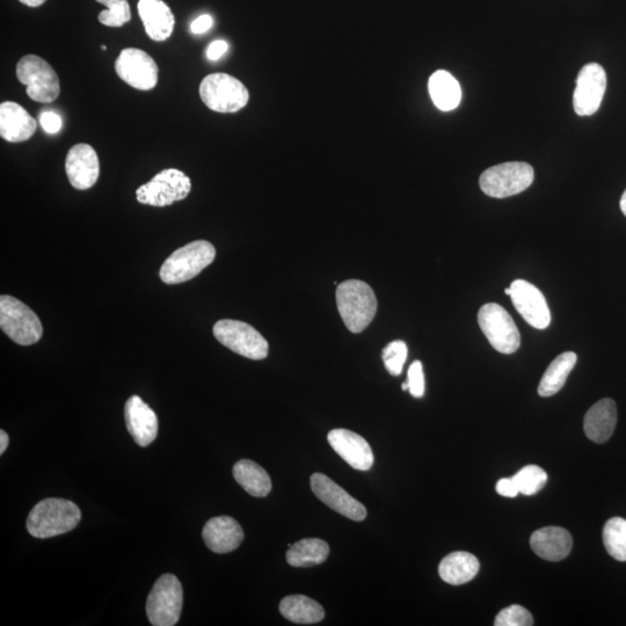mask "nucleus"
<instances>
[{
  "label": "nucleus",
  "mask_w": 626,
  "mask_h": 626,
  "mask_svg": "<svg viewBox=\"0 0 626 626\" xmlns=\"http://www.w3.org/2000/svg\"><path fill=\"white\" fill-rule=\"evenodd\" d=\"M214 20L209 14H203V16L195 19L191 25L192 32L194 34H203L209 31L213 27Z\"/></svg>",
  "instance_id": "58836bf2"
},
{
  "label": "nucleus",
  "mask_w": 626,
  "mask_h": 626,
  "mask_svg": "<svg viewBox=\"0 0 626 626\" xmlns=\"http://www.w3.org/2000/svg\"><path fill=\"white\" fill-rule=\"evenodd\" d=\"M511 290L509 297L522 318L537 330L548 329L551 312L542 291L524 280L514 281Z\"/></svg>",
  "instance_id": "4468645a"
},
{
  "label": "nucleus",
  "mask_w": 626,
  "mask_h": 626,
  "mask_svg": "<svg viewBox=\"0 0 626 626\" xmlns=\"http://www.w3.org/2000/svg\"><path fill=\"white\" fill-rule=\"evenodd\" d=\"M478 324L491 346L501 354H513L521 346V336L513 318L497 303L479 310Z\"/></svg>",
  "instance_id": "1a4fd4ad"
},
{
  "label": "nucleus",
  "mask_w": 626,
  "mask_h": 626,
  "mask_svg": "<svg viewBox=\"0 0 626 626\" xmlns=\"http://www.w3.org/2000/svg\"><path fill=\"white\" fill-rule=\"evenodd\" d=\"M65 171L72 187L86 191L97 184L100 176L99 157L90 144L72 147L65 159Z\"/></svg>",
  "instance_id": "dca6fc26"
},
{
  "label": "nucleus",
  "mask_w": 626,
  "mask_h": 626,
  "mask_svg": "<svg viewBox=\"0 0 626 626\" xmlns=\"http://www.w3.org/2000/svg\"><path fill=\"white\" fill-rule=\"evenodd\" d=\"M280 613L286 620L296 624H315L322 622L325 611L315 600L304 595H291L280 603Z\"/></svg>",
  "instance_id": "a878e982"
},
{
  "label": "nucleus",
  "mask_w": 626,
  "mask_h": 626,
  "mask_svg": "<svg viewBox=\"0 0 626 626\" xmlns=\"http://www.w3.org/2000/svg\"><path fill=\"white\" fill-rule=\"evenodd\" d=\"M82 512L74 502L50 498L34 506L27 519V530L35 538H52L74 530Z\"/></svg>",
  "instance_id": "f257e3e1"
},
{
  "label": "nucleus",
  "mask_w": 626,
  "mask_h": 626,
  "mask_svg": "<svg viewBox=\"0 0 626 626\" xmlns=\"http://www.w3.org/2000/svg\"><path fill=\"white\" fill-rule=\"evenodd\" d=\"M534 624V618L526 608L514 604V606L501 610L494 625L496 626H530Z\"/></svg>",
  "instance_id": "72a5a7b5"
},
{
  "label": "nucleus",
  "mask_w": 626,
  "mask_h": 626,
  "mask_svg": "<svg viewBox=\"0 0 626 626\" xmlns=\"http://www.w3.org/2000/svg\"><path fill=\"white\" fill-rule=\"evenodd\" d=\"M330 555V547L319 538H305L291 545L287 562L294 567H311L323 564Z\"/></svg>",
  "instance_id": "c85d7f7f"
},
{
  "label": "nucleus",
  "mask_w": 626,
  "mask_h": 626,
  "mask_svg": "<svg viewBox=\"0 0 626 626\" xmlns=\"http://www.w3.org/2000/svg\"><path fill=\"white\" fill-rule=\"evenodd\" d=\"M137 7L145 32L151 40L164 42L171 38L176 18L169 5L163 0H140Z\"/></svg>",
  "instance_id": "412c9836"
},
{
  "label": "nucleus",
  "mask_w": 626,
  "mask_h": 626,
  "mask_svg": "<svg viewBox=\"0 0 626 626\" xmlns=\"http://www.w3.org/2000/svg\"><path fill=\"white\" fill-rule=\"evenodd\" d=\"M0 327L16 344L29 346L40 341L41 320L26 304L9 295L0 297Z\"/></svg>",
  "instance_id": "20e7f679"
},
{
  "label": "nucleus",
  "mask_w": 626,
  "mask_h": 626,
  "mask_svg": "<svg viewBox=\"0 0 626 626\" xmlns=\"http://www.w3.org/2000/svg\"><path fill=\"white\" fill-rule=\"evenodd\" d=\"M577 361L578 356L573 352H566L557 356L545 371L541 383L538 385V395L551 397L562 390L567 377L577 365Z\"/></svg>",
  "instance_id": "cd10ccee"
},
{
  "label": "nucleus",
  "mask_w": 626,
  "mask_h": 626,
  "mask_svg": "<svg viewBox=\"0 0 626 626\" xmlns=\"http://www.w3.org/2000/svg\"><path fill=\"white\" fill-rule=\"evenodd\" d=\"M128 432L140 447H148L158 435V418L141 397L133 396L125 406Z\"/></svg>",
  "instance_id": "a211bd4d"
},
{
  "label": "nucleus",
  "mask_w": 626,
  "mask_h": 626,
  "mask_svg": "<svg viewBox=\"0 0 626 626\" xmlns=\"http://www.w3.org/2000/svg\"><path fill=\"white\" fill-rule=\"evenodd\" d=\"M479 560L469 552L457 551L442 559L440 578L449 585L460 586L476 578Z\"/></svg>",
  "instance_id": "b1692460"
},
{
  "label": "nucleus",
  "mask_w": 626,
  "mask_h": 626,
  "mask_svg": "<svg viewBox=\"0 0 626 626\" xmlns=\"http://www.w3.org/2000/svg\"><path fill=\"white\" fill-rule=\"evenodd\" d=\"M229 45L227 42L222 40H217L211 43V45L207 49V57L210 61H217L228 52Z\"/></svg>",
  "instance_id": "4c0bfd02"
},
{
  "label": "nucleus",
  "mask_w": 626,
  "mask_h": 626,
  "mask_svg": "<svg viewBox=\"0 0 626 626\" xmlns=\"http://www.w3.org/2000/svg\"><path fill=\"white\" fill-rule=\"evenodd\" d=\"M107 7L106 11L100 12L99 21L107 27H122L129 23L131 11L128 0H96Z\"/></svg>",
  "instance_id": "2f4dec72"
},
{
  "label": "nucleus",
  "mask_w": 626,
  "mask_h": 626,
  "mask_svg": "<svg viewBox=\"0 0 626 626\" xmlns=\"http://www.w3.org/2000/svg\"><path fill=\"white\" fill-rule=\"evenodd\" d=\"M407 354H409V349L402 340L392 341L383 349L382 359L390 375L399 376L403 373Z\"/></svg>",
  "instance_id": "473e14b6"
},
{
  "label": "nucleus",
  "mask_w": 626,
  "mask_h": 626,
  "mask_svg": "<svg viewBox=\"0 0 626 626\" xmlns=\"http://www.w3.org/2000/svg\"><path fill=\"white\" fill-rule=\"evenodd\" d=\"M607 89L606 71L598 63H589L581 69L573 94L574 111L580 116H591L599 111Z\"/></svg>",
  "instance_id": "ddd939ff"
},
{
  "label": "nucleus",
  "mask_w": 626,
  "mask_h": 626,
  "mask_svg": "<svg viewBox=\"0 0 626 626\" xmlns=\"http://www.w3.org/2000/svg\"><path fill=\"white\" fill-rule=\"evenodd\" d=\"M505 293H506V295H508V296H509V295H511V293H512L511 287L506 288V289H505Z\"/></svg>",
  "instance_id": "c03bdc74"
},
{
  "label": "nucleus",
  "mask_w": 626,
  "mask_h": 626,
  "mask_svg": "<svg viewBox=\"0 0 626 626\" xmlns=\"http://www.w3.org/2000/svg\"><path fill=\"white\" fill-rule=\"evenodd\" d=\"M38 129V123L24 107L5 101L0 105V136L10 143H23L31 140Z\"/></svg>",
  "instance_id": "6ab92c4d"
},
{
  "label": "nucleus",
  "mask_w": 626,
  "mask_h": 626,
  "mask_svg": "<svg viewBox=\"0 0 626 626\" xmlns=\"http://www.w3.org/2000/svg\"><path fill=\"white\" fill-rule=\"evenodd\" d=\"M184 594L181 582L173 574L160 577L148 596L147 614L155 626H173L179 622Z\"/></svg>",
  "instance_id": "6e6552de"
},
{
  "label": "nucleus",
  "mask_w": 626,
  "mask_h": 626,
  "mask_svg": "<svg viewBox=\"0 0 626 626\" xmlns=\"http://www.w3.org/2000/svg\"><path fill=\"white\" fill-rule=\"evenodd\" d=\"M407 383H409V391L413 397H424L425 375L424 367H422V363L420 361L412 363L409 373H407Z\"/></svg>",
  "instance_id": "f704fd0d"
},
{
  "label": "nucleus",
  "mask_w": 626,
  "mask_h": 626,
  "mask_svg": "<svg viewBox=\"0 0 626 626\" xmlns=\"http://www.w3.org/2000/svg\"><path fill=\"white\" fill-rule=\"evenodd\" d=\"M40 123L43 130L47 134L54 135L60 133L63 125V121L60 115L52 111L43 112L40 114Z\"/></svg>",
  "instance_id": "c9c22d12"
},
{
  "label": "nucleus",
  "mask_w": 626,
  "mask_h": 626,
  "mask_svg": "<svg viewBox=\"0 0 626 626\" xmlns=\"http://www.w3.org/2000/svg\"><path fill=\"white\" fill-rule=\"evenodd\" d=\"M497 492L502 497L515 498L520 493L513 478H502L497 483Z\"/></svg>",
  "instance_id": "e433bc0d"
},
{
  "label": "nucleus",
  "mask_w": 626,
  "mask_h": 626,
  "mask_svg": "<svg viewBox=\"0 0 626 626\" xmlns=\"http://www.w3.org/2000/svg\"><path fill=\"white\" fill-rule=\"evenodd\" d=\"M17 77L27 86V96L36 103L52 104L60 97L61 84L56 71L36 55H26L17 64Z\"/></svg>",
  "instance_id": "423d86ee"
},
{
  "label": "nucleus",
  "mask_w": 626,
  "mask_h": 626,
  "mask_svg": "<svg viewBox=\"0 0 626 626\" xmlns=\"http://www.w3.org/2000/svg\"><path fill=\"white\" fill-rule=\"evenodd\" d=\"M192 191V181L183 171L167 169L159 172L148 184L137 189L136 199L142 205L167 207L185 200Z\"/></svg>",
  "instance_id": "9d476101"
},
{
  "label": "nucleus",
  "mask_w": 626,
  "mask_h": 626,
  "mask_svg": "<svg viewBox=\"0 0 626 626\" xmlns=\"http://www.w3.org/2000/svg\"><path fill=\"white\" fill-rule=\"evenodd\" d=\"M402 389H403V391L409 390V383H407V382L403 383Z\"/></svg>",
  "instance_id": "37998d69"
},
{
  "label": "nucleus",
  "mask_w": 626,
  "mask_h": 626,
  "mask_svg": "<svg viewBox=\"0 0 626 626\" xmlns=\"http://www.w3.org/2000/svg\"><path fill=\"white\" fill-rule=\"evenodd\" d=\"M21 4L28 7H39L47 2V0H19Z\"/></svg>",
  "instance_id": "a19ab883"
},
{
  "label": "nucleus",
  "mask_w": 626,
  "mask_h": 626,
  "mask_svg": "<svg viewBox=\"0 0 626 626\" xmlns=\"http://www.w3.org/2000/svg\"><path fill=\"white\" fill-rule=\"evenodd\" d=\"M115 71L123 82L136 90H154L158 84V65L154 58L141 49H123L116 58Z\"/></svg>",
  "instance_id": "f8f14e48"
},
{
  "label": "nucleus",
  "mask_w": 626,
  "mask_h": 626,
  "mask_svg": "<svg viewBox=\"0 0 626 626\" xmlns=\"http://www.w3.org/2000/svg\"><path fill=\"white\" fill-rule=\"evenodd\" d=\"M603 543L611 557L626 562V520H608L603 529Z\"/></svg>",
  "instance_id": "c756f323"
},
{
  "label": "nucleus",
  "mask_w": 626,
  "mask_h": 626,
  "mask_svg": "<svg viewBox=\"0 0 626 626\" xmlns=\"http://www.w3.org/2000/svg\"><path fill=\"white\" fill-rule=\"evenodd\" d=\"M234 477L236 482L253 497L264 498L272 491L271 477L256 462L250 460L237 462L234 467Z\"/></svg>",
  "instance_id": "bb28decb"
},
{
  "label": "nucleus",
  "mask_w": 626,
  "mask_h": 626,
  "mask_svg": "<svg viewBox=\"0 0 626 626\" xmlns=\"http://www.w3.org/2000/svg\"><path fill=\"white\" fill-rule=\"evenodd\" d=\"M310 482L312 492L333 511L353 521L366 519L367 508L323 473L312 475Z\"/></svg>",
  "instance_id": "2eb2a0df"
},
{
  "label": "nucleus",
  "mask_w": 626,
  "mask_h": 626,
  "mask_svg": "<svg viewBox=\"0 0 626 626\" xmlns=\"http://www.w3.org/2000/svg\"><path fill=\"white\" fill-rule=\"evenodd\" d=\"M514 482L518 485L520 493L524 496H534L540 492L548 482V475L542 468L537 465H527L521 469L513 477Z\"/></svg>",
  "instance_id": "7c9ffc66"
},
{
  "label": "nucleus",
  "mask_w": 626,
  "mask_h": 626,
  "mask_svg": "<svg viewBox=\"0 0 626 626\" xmlns=\"http://www.w3.org/2000/svg\"><path fill=\"white\" fill-rule=\"evenodd\" d=\"M429 94L433 103L443 112H450L461 104L462 89L460 83L444 70L436 71L429 78Z\"/></svg>",
  "instance_id": "393cba45"
},
{
  "label": "nucleus",
  "mask_w": 626,
  "mask_h": 626,
  "mask_svg": "<svg viewBox=\"0 0 626 626\" xmlns=\"http://www.w3.org/2000/svg\"><path fill=\"white\" fill-rule=\"evenodd\" d=\"M203 541L216 553H229L239 548L244 540L242 526L229 516L210 519L202 531Z\"/></svg>",
  "instance_id": "aec40b11"
},
{
  "label": "nucleus",
  "mask_w": 626,
  "mask_h": 626,
  "mask_svg": "<svg viewBox=\"0 0 626 626\" xmlns=\"http://www.w3.org/2000/svg\"><path fill=\"white\" fill-rule=\"evenodd\" d=\"M530 545L538 557L549 562H559L570 555L573 540L564 528L545 527L535 531L530 538Z\"/></svg>",
  "instance_id": "4be33fe9"
},
{
  "label": "nucleus",
  "mask_w": 626,
  "mask_h": 626,
  "mask_svg": "<svg viewBox=\"0 0 626 626\" xmlns=\"http://www.w3.org/2000/svg\"><path fill=\"white\" fill-rule=\"evenodd\" d=\"M9 435L5 431H0V454H4L7 446H9Z\"/></svg>",
  "instance_id": "ea45409f"
},
{
  "label": "nucleus",
  "mask_w": 626,
  "mask_h": 626,
  "mask_svg": "<svg viewBox=\"0 0 626 626\" xmlns=\"http://www.w3.org/2000/svg\"><path fill=\"white\" fill-rule=\"evenodd\" d=\"M533 167L523 162L496 165L486 170L479 179L482 191L491 198L505 199L526 191L533 184Z\"/></svg>",
  "instance_id": "0eeeda50"
},
{
  "label": "nucleus",
  "mask_w": 626,
  "mask_h": 626,
  "mask_svg": "<svg viewBox=\"0 0 626 626\" xmlns=\"http://www.w3.org/2000/svg\"><path fill=\"white\" fill-rule=\"evenodd\" d=\"M334 451L352 468L368 471L374 464V453L369 443L348 429H333L327 436Z\"/></svg>",
  "instance_id": "f3484780"
},
{
  "label": "nucleus",
  "mask_w": 626,
  "mask_h": 626,
  "mask_svg": "<svg viewBox=\"0 0 626 626\" xmlns=\"http://www.w3.org/2000/svg\"><path fill=\"white\" fill-rule=\"evenodd\" d=\"M214 336L222 345L244 358L264 360L268 342L253 326L239 320L223 319L214 326Z\"/></svg>",
  "instance_id": "9b49d317"
},
{
  "label": "nucleus",
  "mask_w": 626,
  "mask_h": 626,
  "mask_svg": "<svg viewBox=\"0 0 626 626\" xmlns=\"http://www.w3.org/2000/svg\"><path fill=\"white\" fill-rule=\"evenodd\" d=\"M200 97L211 111L237 113L249 104L250 93L239 79L228 74H211L202 80Z\"/></svg>",
  "instance_id": "39448f33"
},
{
  "label": "nucleus",
  "mask_w": 626,
  "mask_h": 626,
  "mask_svg": "<svg viewBox=\"0 0 626 626\" xmlns=\"http://www.w3.org/2000/svg\"><path fill=\"white\" fill-rule=\"evenodd\" d=\"M337 307L349 331L361 333L373 322L377 298L373 288L360 280H348L337 288Z\"/></svg>",
  "instance_id": "f03ea898"
},
{
  "label": "nucleus",
  "mask_w": 626,
  "mask_h": 626,
  "mask_svg": "<svg viewBox=\"0 0 626 626\" xmlns=\"http://www.w3.org/2000/svg\"><path fill=\"white\" fill-rule=\"evenodd\" d=\"M620 206H621V210L623 211V214L626 216V191L622 195Z\"/></svg>",
  "instance_id": "79ce46f5"
},
{
  "label": "nucleus",
  "mask_w": 626,
  "mask_h": 626,
  "mask_svg": "<svg viewBox=\"0 0 626 626\" xmlns=\"http://www.w3.org/2000/svg\"><path fill=\"white\" fill-rule=\"evenodd\" d=\"M617 424V406L613 399L604 398L588 410L584 420L587 438L595 443L607 442Z\"/></svg>",
  "instance_id": "5701e85b"
},
{
  "label": "nucleus",
  "mask_w": 626,
  "mask_h": 626,
  "mask_svg": "<svg viewBox=\"0 0 626 626\" xmlns=\"http://www.w3.org/2000/svg\"><path fill=\"white\" fill-rule=\"evenodd\" d=\"M216 250L207 240H195L180 247L160 268V279L166 285H178L198 276L215 260Z\"/></svg>",
  "instance_id": "7ed1b4c3"
}]
</instances>
